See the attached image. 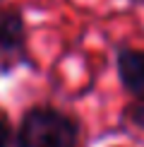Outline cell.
Returning <instances> with one entry per match:
<instances>
[{
  "label": "cell",
  "mask_w": 144,
  "mask_h": 147,
  "mask_svg": "<svg viewBox=\"0 0 144 147\" xmlns=\"http://www.w3.org/2000/svg\"><path fill=\"white\" fill-rule=\"evenodd\" d=\"M27 51V22L19 7L0 10V53L24 56Z\"/></svg>",
  "instance_id": "obj_3"
},
{
  "label": "cell",
  "mask_w": 144,
  "mask_h": 147,
  "mask_svg": "<svg viewBox=\"0 0 144 147\" xmlns=\"http://www.w3.org/2000/svg\"><path fill=\"white\" fill-rule=\"evenodd\" d=\"M132 5H137V7H144V0H130Z\"/></svg>",
  "instance_id": "obj_6"
},
{
  "label": "cell",
  "mask_w": 144,
  "mask_h": 147,
  "mask_svg": "<svg viewBox=\"0 0 144 147\" xmlns=\"http://www.w3.org/2000/svg\"><path fill=\"white\" fill-rule=\"evenodd\" d=\"M123 121L137 130H144V99H132L123 109Z\"/></svg>",
  "instance_id": "obj_4"
},
{
  "label": "cell",
  "mask_w": 144,
  "mask_h": 147,
  "mask_svg": "<svg viewBox=\"0 0 144 147\" xmlns=\"http://www.w3.org/2000/svg\"><path fill=\"white\" fill-rule=\"evenodd\" d=\"M77 118L48 104L29 106L15 130V147H79Z\"/></svg>",
  "instance_id": "obj_1"
},
{
  "label": "cell",
  "mask_w": 144,
  "mask_h": 147,
  "mask_svg": "<svg viewBox=\"0 0 144 147\" xmlns=\"http://www.w3.org/2000/svg\"><path fill=\"white\" fill-rule=\"evenodd\" d=\"M15 145V128L10 123V116L0 109V147Z\"/></svg>",
  "instance_id": "obj_5"
},
{
  "label": "cell",
  "mask_w": 144,
  "mask_h": 147,
  "mask_svg": "<svg viewBox=\"0 0 144 147\" xmlns=\"http://www.w3.org/2000/svg\"><path fill=\"white\" fill-rule=\"evenodd\" d=\"M115 72L132 99H144V48L120 46L115 51Z\"/></svg>",
  "instance_id": "obj_2"
}]
</instances>
